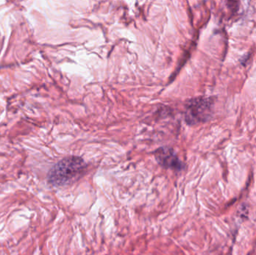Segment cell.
Returning a JSON list of instances; mask_svg holds the SVG:
<instances>
[{"mask_svg":"<svg viewBox=\"0 0 256 255\" xmlns=\"http://www.w3.org/2000/svg\"><path fill=\"white\" fill-rule=\"evenodd\" d=\"M154 156L158 164L165 169L181 171L184 168V164L172 148L168 147L159 148L155 151Z\"/></svg>","mask_w":256,"mask_h":255,"instance_id":"cell-3","label":"cell"},{"mask_svg":"<svg viewBox=\"0 0 256 255\" xmlns=\"http://www.w3.org/2000/svg\"><path fill=\"white\" fill-rule=\"evenodd\" d=\"M212 103L210 99L197 98L190 100L187 106L185 120L188 125L205 122L211 117Z\"/></svg>","mask_w":256,"mask_h":255,"instance_id":"cell-2","label":"cell"},{"mask_svg":"<svg viewBox=\"0 0 256 255\" xmlns=\"http://www.w3.org/2000/svg\"><path fill=\"white\" fill-rule=\"evenodd\" d=\"M86 167V163L80 157H67L52 168L48 174V180L53 186H64L80 177Z\"/></svg>","mask_w":256,"mask_h":255,"instance_id":"cell-1","label":"cell"}]
</instances>
